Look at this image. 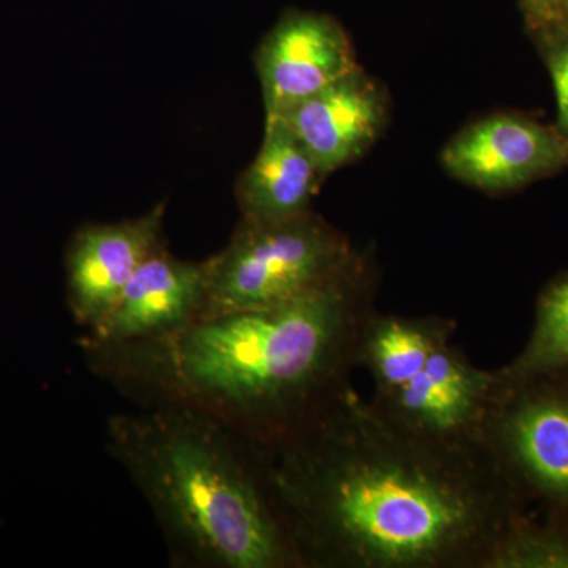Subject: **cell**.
<instances>
[{
  "mask_svg": "<svg viewBox=\"0 0 568 568\" xmlns=\"http://www.w3.org/2000/svg\"><path fill=\"white\" fill-rule=\"evenodd\" d=\"M568 368V271L556 275L538 294L536 320L521 353L496 369L504 383Z\"/></svg>",
  "mask_w": 568,
  "mask_h": 568,
  "instance_id": "cell-14",
  "label": "cell"
},
{
  "mask_svg": "<svg viewBox=\"0 0 568 568\" xmlns=\"http://www.w3.org/2000/svg\"><path fill=\"white\" fill-rule=\"evenodd\" d=\"M375 297V267L362 253L335 278L284 304L203 317L162 338L81 336L78 346L92 375L134 405L194 410L268 452L353 386Z\"/></svg>",
  "mask_w": 568,
  "mask_h": 568,
  "instance_id": "cell-2",
  "label": "cell"
},
{
  "mask_svg": "<svg viewBox=\"0 0 568 568\" xmlns=\"http://www.w3.org/2000/svg\"><path fill=\"white\" fill-rule=\"evenodd\" d=\"M495 372L478 368L447 343L417 376L390 395L375 396L377 409L410 432L439 443L485 444V432L499 395Z\"/></svg>",
  "mask_w": 568,
  "mask_h": 568,
  "instance_id": "cell-7",
  "label": "cell"
},
{
  "mask_svg": "<svg viewBox=\"0 0 568 568\" xmlns=\"http://www.w3.org/2000/svg\"><path fill=\"white\" fill-rule=\"evenodd\" d=\"M104 446L152 510L178 568H304L263 452L194 410L136 406Z\"/></svg>",
  "mask_w": 568,
  "mask_h": 568,
  "instance_id": "cell-3",
  "label": "cell"
},
{
  "mask_svg": "<svg viewBox=\"0 0 568 568\" xmlns=\"http://www.w3.org/2000/svg\"><path fill=\"white\" fill-rule=\"evenodd\" d=\"M265 121L361 69L343 26L328 14L290 10L254 52Z\"/></svg>",
  "mask_w": 568,
  "mask_h": 568,
  "instance_id": "cell-8",
  "label": "cell"
},
{
  "mask_svg": "<svg viewBox=\"0 0 568 568\" xmlns=\"http://www.w3.org/2000/svg\"><path fill=\"white\" fill-rule=\"evenodd\" d=\"M361 254L315 211L276 223L241 220L230 242L209 257L205 317L293 301L345 272Z\"/></svg>",
  "mask_w": 568,
  "mask_h": 568,
  "instance_id": "cell-4",
  "label": "cell"
},
{
  "mask_svg": "<svg viewBox=\"0 0 568 568\" xmlns=\"http://www.w3.org/2000/svg\"><path fill=\"white\" fill-rule=\"evenodd\" d=\"M538 54L547 67L558 104L559 132L568 140V36L562 28L534 37Z\"/></svg>",
  "mask_w": 568,
  "mask_h": 568,
  "instance_id": "cell-16",
  "label": "cell"
},
{
  "mask_svg": "<svg viewBox=\"0 0 568 568\" xmlns=\"http://www.w3.org/2000/svg\"><path fill=\"white\" fill-rule=\"evenodd\" d=\"M530 39L562 28L568 21V0H518Z\"/></svg>",
  "mask_w": 568,
  "mask_h": 568,
  "instance_id": "cell-17",
  "label": "cell"
},
{
  "mask_svg": "<svg viewBox=\"0 0 568 568\" xmlns=\"http://www.w3.org/2000/svg\"><path fill=\"white\" fill-rule=\"evenodd\" d=\"M325 181L304 144L282 119H268L260 151L235 183L241 220L276 223L312 212Z\"/></svg>",
  "mask_w": 568,
  "mask_h": 568,
  "instance_id": "cell-12",
  "label": "cell"
},
{
  "mask_svg": "<svg viewBox=\"0 0 568 568\" xmlns=\"http://www.w3.org/2000/svg\"><path fill=\"white\" fill-rule=\"evenodd\" d=\"M484 568H568V519L519 518Z\"/></svg>",
  "mask_w": 568,
  "mask_h": 568,
  "instance_id": "cell-15",
  "label": "cell"
},
{
  "mask_svg": "<svg viewBox=\"0 0 568 568\" xmlns=\"http://www.w3.org/2000/svg\"><path fill=\"white\" fill-rule=\"evenodd\" d=\"M211 263L175 257L164 245L138 268L110 315L82 338L130 343L162 338L207 315Z\"/></svg>",
  "mask_w": 568,
  "mask_h": 568,
  "instance_id": "cell-10",
  "label": "cell"
},
{
  "mask_svg": "<svg viewBox=\"0 0 568 568\" xmlns=\"http://www.w3.org/2000/svg\"><path fill=\"white\" fill-rule=\"evenodd\" d=\"M278 119L301 140L327 179L364 155L383 133L386 93L358 69Z\"/></svg>",
  "mask_w": 568,
  "mask_h": 568,
  "instance_id": "cell-11",
  "label": "cell"
},
{
  "mask_svg": "<svg viewBox=\"0 0 568 568\" xmlns=\"http://www.w3.org/2000/svg\"><path fill=\"white\" fill-rule=\"evenodd\" d=\"M485 446L526 507L568 519V368L500 379Z\"/></svg>",
  "mask_w": 568,
  "mask_h": 568,
  "instance_id": "cell-5",
  "label": "cell"
},
{
  "mask_svg": "<svg viewBox=\"0 0 568 568\" xmlns=\"http://www.w3.org/2000/svg\"><path fill=\"white\" fill-rule=\"evenodd\" d=\"M444 170L489 194L518 192L568 170V140L556 123L497 112L469 123L440 153Z\"/></svg>",
  "mask_w": 568,
  "mask_h": 568,
  "instance_id": "cell-6",
  "label": "cell"
},
{
  "mask_svg": "<svg viewBox=\"0 0 568 568\" xmlns=\"http://www.w3.org/2000/svg\"><path fill=\"white\" fill-rule=\"evenodd\" d=\"M457 323L443 316L384 315L366 321L358 339L357 364L375 381V396L394 394L424 369L454 338Z\"/></svg>",
  "mask_w": 568,
  "mask_h": 568,
  "instance_id": "cell-13",
  "label": "cell"
},
{
  "mask_svg": "<svg viewBox=\"0 0 568 568\" xmlns=\"http://www.w3.org/2000/svg\"><path fill=\"white\" fill-rule=\"evenodd\" d=\"M562 29H564V31L567 32V36H568V21L566 22V24L562 26Z\"/></svg>",
  "mask_w": 568,
  "mask_h": 568,
  "instance_id": "cell-18",
  "label": "cell"
},
{
  "mask_svg": "<svg viewBox=\"0 0 568 568\" xmlns=\"http://www.w3.org/2000/svg\"><path fill=\"white\" fill-rule=\"evenodd\" d=\"M263 454L304 568H484L529 514L485 444L416 435L353 386Z\"/></svg>",
  "mask_w": 568,
  "mask_h": 568,
  "instance_id": "cell-1",
  "label": "cell"
},
{
  "mask_svg": "<svg viewBox=\"0 0 568 568\" xmlns=\"http://www.w3.org/2000/svg\"><path fill=\"white\" fill-rule=\"evenodd\" d=\"M166 203L134 219L85 223L65 250L67 304L74 323L92 331L110 315L138 268L164 242Z\"/></svg>",
  "mask_w": 568,
  "mask_h": 568,
  "instance_id": "cell-9",
  "label": "cell"
}]
</instances>
